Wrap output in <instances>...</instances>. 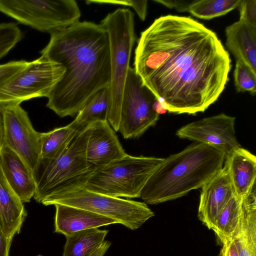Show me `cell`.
Instances as JSON below:
<instances>
[{"mask_svg": "<svg viewBox=\"0 0 256 256\" xmlns=\"http://www.w3.org/2000/svg\"><path fill=\"white\" fill-rule=\"evenodd\" d=\"M134 66L167 111L189 114L204 112L218 98L232 68L214 32L190 17L172 14L141 32Z\"/></svg>", "mask_w": 256, "mask_h": 256, "instance_id": "6da1fadb", "label": "cell"}, {"mask_svg": "<svg viewBox=\"0 0 256 256\" xmlns=\"http://www.w3.org/2000/svg\"><path fill=\"white\" fill-rule=\"evenodd\" d=\"M50 34L41 56L60 64L64 72L47 98L46 106L61 118L73 116L94 94L109 87L108 33L100 24L79 21Z\"/></svg>", "mask_w": 256, "mask_h": 256, "instance_id": "7a4b0ae2", "label": "cell"}, {"mask_svg": "<svg viewBox=\"0 0 256 256\" xmlns=\"http://www.w3.org/2000/svg\"><path fill=\"white\" fill-rule=\"evenodd\" d=\"M225 160L222 150L194 142L164 158L146 182L140 198L151 204L180 198L202 188L222 169Z\"/></svg>", "mask_w": 256, "mask_h": 256, "instance_id": "3957f363", "label": "cell"}, {"mask_svg": "<svg viewBox=\"0 0 256 256\" xmlns=\"http://www.w3.org/2000/svg\"><path fill=\"white\" fill-rule=\"evenodd\" d=\"M88 134V128L78 132L58 154L39 160L33 170L37 202L84 186L94 171L86 158Z\"/></svg>", "mask_w": 256, "mask_h": 256, "instance_id": "277c9868", "label": "cell"}, {"mask_svg": "<svg viewBox=\"0 0 256 256\" xmlns=\"http://www.w3.org/2000/svg\"><path fill=\"white\" fill-rule=\"evenodd\" d=\"M108 33L111 76L108 121L118 132L125 83L136 40L134 18L129 9L120 8L108 13L100 23Z\"/></svg>", "mask_w": 256, "mask_h": 256, "instance_id": "5b68a950", "label": "cell"}, {"mask_svg": "<svg viewBox=\"0 0 256 256\" xmlns=\"http://www.w3.org/2000/svg\"><path fill=\"white\" fill-rule=\"evenodd\" d=\"M164 158H122L95 170L84 186L95 192L118 198H140L146 182Z\"/></svg>", "mask_w": 256, "mask_h": 256, "instance_id": "8992f818", "label": "cell"}, {"mask_svg": "<svg viewBox=\"0 0 256 256\" xmlns=\"http://www.w3.org/2000/svg\"><path fill=\"white\" fill-rule=\"evenodd\" d=\"M44 206L62 204L87 210L110 218L127 228L136 230L154 216L146 202L111 196L78 188L48 196Z\"/></svg>", "mask_w": 256, "mask_h": 256, "instance_id": "52a82bcc", "label": "cell"}, {"mask_svg": "<svg viewBox=\"0 0 256 256\" xmlns=\"http://www.w3.org/2000/svg\"><path fill=\"white\" fill-rule=\"evenodd\" d=\"M0 12L20 24L49 34L79 22L81 16L74 0H0Z\"/></svg>", "mask_w": 256, "mask_h": 256, "instance_id": "ba28073f", "label": "cell"}, {"mask_svg": "<svg viewBox=\"0 0 256 256\" xmlns=\"http://www.w3.org/2000/svg\"><path fill=\"white\" fill-rule=\"evenodd\" d=\"M64 72L60 64L42 56L32 62L0 89V108L48 98Z\"/></svg>", "mask_w": 256, "mask_h": 256, "instance_id": "9c48e42d", "label": "cell"}, {"mask_svg": "<svg viewBox=\"0 0 256 256\" xmlns=\"http://www.w3.org/2000/svg\"><path fill=\"white\" fill-rule=\"evenodd\" d=\"M156 97L130 67L124 91L118 130L126 139L140 136L159 118L153 108Z\"/></svg>", "mask_w": 256, "mask_h": 256, "instance_id": "30bf717a", "label": "cell"}, {"mask_svg": "<svg viewBox=\"0 0 256 256\" xmlns=\"http://www.w3.org/2000/svg\"><path fill=\"white\" fill-rule=\"evenodd\" d=\"M2 114L4 146L18 155L33 172L40 160L41 132L34 130L28 112L20 105L4 108Z\"/></svg>", "mask_w": 256, "mask_h": 256, "instance_id": "8fae6325", "label": "cell"}, {"mask_svg": "<svg viewBox=\"0 0 256 256\" xmlns=\"http://www.w3.org/2000/svg\"><path fill=\"white\" fill-rule=\"evenodd\" d=\"M234 124V117L222 113L184 126L176 135L180 138L217 148L224 152L226 158L241 147L236 136Z\"/></svg>", "mask_w": 256, "mask_h": 256, "instance_id": "7c38bea8", "label": "cell"}, {"mask_svg": "<svg viewBox=\"0 0 256 256\" xmlns=\"http://www.w3.org/2000/svg\"><path fill=\"white\" fill-rule=\"evenodd\" d=\"M234 196L225 160L222 169L202 187L198 212L199 220L210 230L218 216Z\"/></svg>", "mask_w": 256, "mask_h": 256, "instance_id": "4fadbf2b", "label": "cell"}, {"mask_svg": "<svg viewBox=\"0 0 256 256\" xmlns=\"http://www.w3.org/2000/svg\"><path fill=\"white\" fill-rule=\"evenodd\" d=\"M88 130L86 158L94 170L126 154L108 121L96 122Z\"/></svg>", "mask_w": 256, "mask_h": 256, "instance_id": "5bb4252c", "label": "cell"}, {"mask_svg": "<svg viewBox=\"0 0 256 256\" xmlns=\"http://www.w3.org/2000/svg\"><path fill=\"white\" fill-rule=\"evenodd\" d=\"M0 163L7 182L21 202H30L36 190L32 170L6 146L0 149Z\"/></svg>", "mask_w": 256, "mask_h": 256, "instance_id": "9a60e30c", "label": "cell"}, {"mask_svg": "<svg viewBox=\"0 0 256 256\" xmlns=\"http://www.w3.org/2000/svg\"><path fill=\"white\" fill-rule=\"evenodd\" d=\"M54 232L65 236L87 229L118 224L115 220L92 212L56 204Z\"/></svg>", "mask_w": 256, "mask_h": 256, "instance_id": "2e32d148", "label": "cell"}, {"mask_svg": "<svg viewBox=\"0 0 256 256\" xmlns=\"http://www.w3.org/2000/svg\"><path fill=\"white\" fill-rule=\"evenodd\" d=\"M26 216L24 203L9 185L0 163V226L10 240L20 232Z\"/></svg>", "mask_w": 256, "mask_h": 256, "instance_id": "e0dca14e", "label": "cell"}, {"mask_svg": "<svg viewBox=\"0 0 256 256\" xmlns=\"http://www.w3.org/2000/svg\"><path fill=\"white\" fill-rule=\"evenodd\" d=\"M242 216L232 240L239 256H256V184L241 200Z\"/></svg>", "mask_w": 256, "mask_h": 256, "instance_id": "ac0fdd59", "label": "cell"}, {"mask_svg": "<svg viewBox=\"0 0 256 256\" xmlns=\"http://www.w3.org/2000/svg\"><path fill=\"white\" fill-rule=\"evenodd\" d=\"M226 46L236 60H240L256 72V27L239 20L225 30Z\"/></svg>", "mask_w": 256, "mask_h": 256, "instance_id": "d6986e66", "label": "cell"}, {"mask_svg": "<svg viewBox=\"0 0 256 256\" xmlns=\"http://www.w3.org/2000/svg\"><path fill=\"white\" fill-rule=\"evenodd\" d=\"M235 196L242 200L248 192L256 178V157L242 147L226 158Z\"/></svg>", "mask_w": 256, "mask_h": 256, "instance_id": "ffe728a7", "label": "cell"}, {"mask_svg": "<svg viewBox=\"0 0 256 256\" xmlns=\"http://www.w3.org/2000/svg\"><path fill=\"white\" fill-rule=\"evenodd\" d=\"M110 103L109 88H104L88 100L72 123L78 132H82L96 122L108 121Z\"/></svg>", "mask_w": 256, "mask_h": 256, "instance_id": "44dd1931", "label": "cell"}, {"mask_svg": "<svg viewBox=\"0 0 256 256\" xmlns=\"http://www.w3.org/2000/svg\"><path fill=\"white\" fill-rule=\"evenodd\" d=\"M108 232V230L94 228L65 236L62 256H90L104 241Z\"/></svg>", "mask_w": 256, "mask_h": 256, "instance_id": "7402d4cb", "label": "cell"}, {"mask_svg": "<svg viewBox=\"0 0 256 256\" xmlns=\"http://www.w3.org/2000/svg\"><path fill=\"white\" fill-rule=\"evenodd\" d=\"M242 216L241 200L234 196L218 216L210 228L222 245L232 240Z\"/></svg>", "mask_w": 256, "mask_h": 256, "instance_id": "603a6c76", "label": "cell"}, {"mask_svg": "<svg viewBox=\"0 0 256 256\" xmlns=\"http://www.w3.org/2000/svg\"><path fill=\"white\" fill-rule=\"evenodd\" d=\"M78 132L71 122L48 132H41L40 159L51 158L58 154Z\"/></svg>", "mask_w": 256, "mask_h": 256, "instance_id": "cb8c5ba5", "label": "cell"}, {"mask_svg": "<svg viewBox=\"0 0 256 256\" xmlns=\"http://www.w3.org/2000/svg\"><path fill=\"white\" fill-rule=\"evenodd\" d=\"M241 0H194L188 12L204 20H210L224 15L238 8Z\"/></svg>", "mask_w": 256, "mask_h": 256, "instance_id": "d4e9b609", "label": "cell"}, {"mask_svg": "<svg viewBox=\"0 0 256 256\" xmlns=\"http://www.w3.org/2000/svg\"><path fill=\"white\" fill-rule=\"evenodd\" d=\"M234 78L238 92H248L252 95H255L256 72L240 60H236Z\"/></svg>", "mask_w": 256, "mask_h": 256, "instance_id": "484cf974", "label": "cell"}, {"mask_svg": "<svg viewBox=\"0 0 256 256\" xmlns=\"http://www.w3.org/2000/svg\"><path fill=\"white\" fill-rule=\"evenodd\" d=\"M22 36V31L16 24H0V59L15 46Z\"/></svg>", "mask_w": 256, "mask_h": 256, "instance_id": "4316f807", "label": "cell"}, {"mask_svg": "<svg viewBox=\"0 0 256 256\" xmlns=\"http://www.w3.org/2000/svg\"><path fill=\"white\" fill-rule=\"evenodd\" d=\"M88 4L92 3L120 5L132 7L136 12L140 18L144 21L146 16L148 0H87Z\"/></svg>", "mask_w": 256, "mask_h": 256, "instance_id": "83f0119b", "label": "cell"}, {"mask_svg": "<svg viewBox=\"0 0 256 256\" xmlns=\"http://www.w3.org/2000/svg\"><path fill=\"white\" fill-rule=\"evenodd\" d=\"M28 63L29 62L20 60L0 64V89L24 69Z\"/></svg>", "mask_w": 256, "mask_h": 256, "instance_id": "f1b7e54d", "label": "cell"}, {"mask_svg": "<svg viewBox=\"0 0 256 256\" xmlns=\"http://www.w3.org/2000/svg\"><path fill=\"white\" fill-rule=\"evenodd\" d=\"M238 8L240 10V19L256 27V0H241Z\"/></svg>", "mask_w": 256, "mask_h": 256, "instance_id": "f546056e", "label": "cell"}, {"mask_svg": "<svg viewBox=\"0 0 256 256\" xmlns=\"http://www.w3.org/2000/svg\"><path fill=\"white\" fill-rule=\"evenodd\" d=\"M194 0H154V2L169 8H174L180 12H188L189 8Z\"/></svg>", "mask_w": 256, "mask_h": 256, "instance_id": "4dcf8cb0", "label": "cell"}, {"mask_svg": "<svg viewBox=\"0 0 256 256\" xmlns=\"http://www.w3.org/2000/svg\"><path fill=\"white\" fill-rule=\"evenodd\" d=\"M12 242L6 237L0 226V256H9Z\"/></svg>", "mask_w": 256, "mask_h": 256, "instance_id": "1f68e13d", "label": "cell"}, {"mask_svg": "<svg viewBox=\"0 0 256 256\" xmlns=\"http://www.w3.org/2000/svg\"><path fill=\"white\" fill-rule=\"evenodd\" d=\"M218 256H239L232 240L222 244Z\"/></svg>", "mask_w": 256, "mask_h": 256, "instance_id": "d6a6232c", "label": "cell"}, {"mask_svg": "<svg viewBox=\"0 0 256 256\" xmlns=\"http://www.w3.org/2000/svg\"><path fill=\"white\" fill-rule=\"evenodd\" d=\"M110 245L111 243L108 240L104 241L90 256H104Z\"/></svg>", "mask_w": 256, "mask_h": 256, "instance_id": "836d02e7", "label": "cell"}, {"mask_svg": "<svg viewBox=\"0 0 256 256\" xmlns=\"http://www.w3.org/2000/svg\"><path fill=\"white\" fill-rule=\"evenodd\" d=\"M4 121L2 109L0 108V149L4 146Z\"/></svg>", "mask_w": 256, "mask_h": 256, "instance_id": "e575fe53", "label": "cell"}, {"mask_svg": "<svg viewBox=\"0 0 256 256\" xmlns=\"http://www.w3.org/2000/svg\"><path fill=\"white\" fill-rule=\"evenodd\" d=\"M154 110L159 115L164 114L167 112V110L162 104V102L156 98L153 104Z\"/></svg>", "mask_w": 256, "mask_h": 256, "instance_id": "d590c367", "label": "cell"}, {"mask_svg": "<svg viewBox=\"0 0 256 256\" xmlns=\"http://www.w3.org/2000/svg\"><path fill=\"white\" fill-rule=\"evenodd\" d=\"M42 256V255H41V254H38V255H37V256Z\"/></svg>", "mask_w": 256, "mask_h": 256, "instance_id": "8d00e7d4", "label": "cell"}]
</instances>
